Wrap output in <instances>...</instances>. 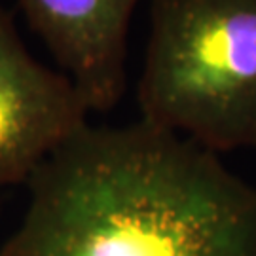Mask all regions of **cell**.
<instances>
[{"label": "cell", "instance_id": "6da1fadb", "mask_svg": "<svg viewBox=\"0 0 256 256\" xmlns=\"http://www.w3.org/2000/svg\"><path fill=\"white\" fill-rule=\"evenodd\" d=\"M0 256H256V188L220 156L138 118L86 124L27 180Z\"/></svg>", "mask_w": 256, "mask_h": 256}, {"label": "cell", "instance_id": "7a4b0ae2", "mask_svg": "<svg viewBox=\"0 0 256 256\" xmlns=\"http://www.w3.org/2000/svg\"><path fill=\"white\" fill-rule=\"evenodd\" d=\"M137 102L214 154L256 148V0H150Z\"/></svg>", "mask_w": 256, "mask_h": 256}, {"label": "cell", "instance_id": "3957f363", "mask_svg": "<svg viewBox=\"0 0 256 256\" xmlns=\"http://www.w3.org/2000/svg\"><path fill=\"white\" fill-rule=\"evenodd\" d=\"M90 110L63 72L36 61L0 4V188L38 165L88 122Z\"/></svg>", "mask_w": 256, "mask_h": 256}, {"label": "cell", "instance_id": "277c9868", "mask_svg": "<svg viewBox=\"0 0 256 256\" xmlns=\"http://www.w3.org/2000/svg\"><path fill=\"white\" fill-rule=\"evenodd\" d=\"M140 0H18L90 112H108L128 86L131 19Z\"/></svg>", "mask_w": 256, "mask_h": 256}]
</instances>
